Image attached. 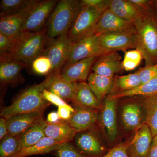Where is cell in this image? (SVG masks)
Returning <instances> with one entry per match:
<instances>
[{
	"instance_id": "obj_1",
	"label": "cell",
	"mask_w": 157,
	"mask_h": 157,
	"mask_svg": "<svg viewBox=\"0 0 157 157\" xmlns=\"http://www.w3.org/2000/svg\"><path fill=\"white\" fill-rule=\"evenodd\" d=\"M154 10L143 12L133 23L136 49L142 54L146 66L157 63V14Z\"/></svg>"
},
{
	"instance_id": "obj_2",
	"label": "cell",
	"mask_w": 157,
	"mask_h": 157,
	"mask_svg": "<svg viewBox=\"0 0 157 157\" xmlns=\"http://www.w3.org/2000/svg\"><path fill=\"white\" fill-rule=\"evenodd\" d=\"M45 79L39 84L27 88L20 94L12 104L1 110V117L8 119L14 116L39 111H44L50 103L42 95L45 89Z\"/></svg>"
},
{
	"instance_id": "obj_3",
	"label": "cell",
	"mask_w": 157,
	"mask_h": 157,
	"mask_svg": "<svg viewBox=\"0 0 157 157\" xmlns=\"http://www.w3.org/2000/svg\"><path fill=\"white\" fill-rule=\"evenodd\" d=\"M47 36L46 30L35 33H22L16 37L14 46L8 54L12 58L27 65L45 53Z\"/></svg>"
},
{
	"instance_id": "obj_4",
	"label": "cell",
	"mask_w": 157,
	"mask_h": 157,
	"mask_svg": "<svg viewBox=\"0 0 157 157\" xmlns=\"http://www.w3.org/2000/svg\"><path fill=\"white\" fill-rule=\"evenodd\" d=\"M80 8V1L62 0L57 4L48 21L47 36L50 39L68 34Z\"/></svg>"
},
{
	"instance_id": "obj_5",
	"label": "cell",
	"mask_w": 157,
	"mask_h": 157,
	"mask_svg": "<svg viewBox=\"0 0 157 157\" xmlns=\"http://www.w3.org/2000/svg\"><path fill=\"white\" fill-rule=\"evenodd\" d=\"M107 9L80 6L76 18L67 34L70 41L73 43L94 34L98 19Z\"/></svg>"
},
{
	"instance_id": "obj_6",
	"label": "cell",
	"mask_w": 157,
	"mask_h": 157,
	"mask_svg": "<svg viewBox=\"0 0 157 157\" xmlns=\"http://www.w3.org/2000/svg\"><path fill=\"white\" fill-rule=\"evenodd\" d=\"M98 36L104 54L117 51H126L130 48L136 49L137 36L135 28L124 32L103 34Z\"/></svg>"
},
{
	"instance_id": "obj_7",
	"label": "cell",
	"mask_w": 157,
	"mask_h": 157,
	"mask_svg": "<svg viewBox=\"0 0 157 157\" xmlns=\"http://www.w3.org/2000/svg\"><path fill=\"white\" fill-rule=\"evenodd\" d=\"M103 54L104 53L99 44L98 36L95 34H91L73 43L63 68L81 60L91 57L97 58Z\"/></svg>"
},
{
	"instance_id": "obj_8",
	"label": "cell",
	"mask_w": 157,
	"mask_h": 157,
	"mask_svg": "<svg viewBox=\"0 0 157 157\" xmlns=\"http://www.w3.org/2000/svg\"><path fill=\"white\" fill-rule=\"evenodd\" d=\"M57 3L55 0L39 1L25 19L21 33H35L43 29Z\"/></svg>"
},
{
	"instance_id": "obj_9",
	"label": "cell",
	"mask_w": 157,
	"mask_h": 157,
	"mask_svg": "<svg viewBox=\"0 0 157 157\" xmlns=\"http://www.w3.org/2000/svg\"><path fill=\"white\" fill-rule=\"evenodd\" d=\"M117 100L109 96L105 98L98 116V120L101 128L110 142L115 140L118 132L116 116Z\"/></svg>"
},
{
	"instance_id": "obj_10",
	"label": "cell",
	"mask_w": 157,
	"mask_h": 157,
	"mask_svg": "<svg viewBox=\"0 0 157 157\" xmlns=\"http://www.w3.org/2000/svg\"><path fill=\"white\" fill-rule=\"evenodd\" d=\"M72 44L67 34H64L54 40L45 51L44 55L50 59L52 66V73H61Z\"/></svg>"
},
{
	"instance_id": "obj_11",
	"label": "cell",
	"mask_w": 157,
	"mask_h": 157,
	"mask_svg": "<svg viewBox=\"0 0 157 157\" xmlns=\"http://www.w3.org/2000/svg\"><path fill=\"white\" fill-rule=\"evenodd\" d=\"M39 1L36 0L34 3L15 13L1 16L0 33L12 38L18 36L21 33L27 17Z\"/></svg>"
},
{
	"instance_id": "obj_12",
	"label": "cell",
	"mask_w": 157,
	"mask_h": 157,
	"mask_svg": "<svg viewBox=\"0 0 157 157\" xmlns=\"http://www.w3.org/2000/svg\"><path fill=\"white\" fill-rule=\"evenodd\" d=\"M134 28L133 24L117 17L107 8L98 19L93 33L98 36L103 34L124 32Z\"/></svg>"
},
{
	"instance_id": "obj_13",
	"label": "cell",
	"mask_w": 157,
	"mask_h": 157,
	"mask_svg": "<svg viewBox=\"0 0 157 157\" xmlns=\"http://www.w3.org/2000/svg\"><path fill=\"white\" fill-rule=\"evenodd\" d=\"M152 135L146 124L137 130L132 142L128 144L127 153L130 157H148L152 142Z\"/></svg>"
},
{
	"instance_id": "obj_14",
	"label": "cell",
	"mask_w": 157,
	"mask_h": 157,
	"mask_svg": "<svg viewBox=\"0 0 157 157\" xmlns=\"http://www.w3.org/2000/svg\"><path fill=\"white\" fill-rule=\"evenodd\" d=\"M74 109L71 117L65 121L77 133L89 130L98 120V109L76 105H74Z\"/></svg>"
},
{
	"instance_id": "obj_15",
	"label": "cell",
	"mask_w": 157,
	"mask_h": 157,
	"mask_svg": "<svg viewBox=\"0 0 157 157\" xmlns=\"http://www.w3.org/2000/svg\"><path fill=\"white\" fill-rule=\"evenodd\" d=\"M45 89L63 98L73 101L76 94L77 83L68 81L61 73H51L45 78Z\"/></svg>"
},
{
	"instance_id": "obj_16",
	"label": "cell",
	"mask_w": 157,
	"mask_h": 157,
	"mask_svg": "<svg viewBox=\"0 0 157 157\" xmlns=\"http://www.w3.org/2000/svg\"><path fill=\"white\" fill-rule=\"evenodd\" d=\"M121 56L117 52L104 54L96 58L91 70L101 76L112 77L123 69Z\"/></svg>"
},
{
	"instance_id": "obj_17",
	"label": "cell",
	"mask_w": 157,
	"mask_h": 157,
	"mask_svg": "<svg viewBox=\"0 0 157 157\" xmlns=\"http://www.w3.org/2000/svg\"><path fill=\"white\" fill-rule=\"evenodd\" d=\"M44 111L23 113L7 120L8 135L19 136L31 127L44 119Z\"/></svg>"
},
{
	"instance_id": "obj_18",
	"label": "cell",
	"mask_w": 157,
	"mask_h": 157,
	"mask_svg": "<svg viewBox=\"0 0 157 157\" xmlns=\"http://www.w3.org/2000/svg\"><path fill=\"white\" fill-rule=\"evenodd\" d=\"M96 58L91 57L84 59L73 64L65 67L62 69L61 74L70 82H85L88 78L90 71Z\"/></svg>"
},
{
	"instance_id": "obj_19",
	"label": "cell",
	"mask_w": 157,
	"mask_h": 157,
	"mask_svg": "<svg viewBox=\"0 0 157 157\" xmlns=\"http://www.w3.org/2000/svg\"><path fill=\"white\" fill-rule=\"evenodd\" d=\"M121 116L123 125L127 130H137L145 124V110L138 103L131 102L124 104Z\"/></svg>"
},
{
	"instance_id": "obj_20",
	"label": "cell",
	"mask_w": 157,
	"mask_h": 157,
	"mask_svg": "<svg viewBox=\"0 0 157 157\" xmlns=\"http://www.w3.org/2000/svg\"><path fill=\"white\" fill-rule=\"evenodd\" d=\"M25 63L12 58L8 54L1 55L0 80L4 84L16 82L20 78L21 72L27 67Z\"/></svg>"
},
{
	"instance_id": "obj_21",
	"label": "cell",
	"mask_w": 157,
	"mask_h": 157,
	"mask_svg": "<svg viewBox=\"0 0 157 157\" xmlns=\"http://www.w3.org/2000/svg\"><path fill=\"white\" fill-rule=\"evenodd\" d=\"M74 140L77 148L83 154L98 155L104 151V147L97 135L89 129L77 133Z\"/></svg>"
},
{
	"instance_id": "obj_22",
	"label": "cell",
	"mask_w": 157,
	"mask_h": 157,
	"mask_svg": "<svg viewBox=\"0 0 157 157\" xmlns=\"http://www.w3.org/2000/svg\"><path fill=\"white\" fill-rule=\"evenodd\" d=\"M88 84L99 102L107 98L112 92L114 86L115 76L107 77L92 72L87 78Z\"/></svg>"
},
{
	"instance_id": "obj_23",
	"label": "cell",
	"mask_w": 157,
	"mask_h": 157,
	"mask_svg": "<svg viewBox=\"0 0 157 157\" xmlns=\"http://www.w3.org/2000/svg\"><path fill=\"white\" fill-rule=\"evenodd\" d=\"M108 9L117 17L132 24L143 12L129 0H110Z\"/></svg>"
},
{
	"instance_id": "obj_24",
	"label": "cell",
	"mask_w": 157,
	"mask_h": 157,
	"mask_svg": "<svg viewBox=\"0 0 157 157\" xmlns=\"http://www.w3.org/2000/svg\"><path fill=\"white\" fill-rule=\"evenodd\" d=\"M72 102L76 106L98 110L101 109L102 106L88 83L85 82H77L76 94Z\"/></svg>"
},
{
	"instance_id": "obj_25",
	"label": "cell",
	"mask_w": 157,
	"mask_h": 157,
	"mask_svg": "<svg viewBox=\"0 0 157 157\" xmlns=\"http://www.w3.org/2000/svg\"><path fill=\"white\" fill-rule=\"evenodd\" d=\"M45 133L46 137L64 143L73 140L77 134L66 121L62 120L56 123L47 122Z\"/></svg>"
},
{
	"instance_id": "obj_26",
	"label": "cell",
	"mask_w": 157,
	"mask_h": 157,
	"mask_svg": "<svg viewBox=\"0 0 157 157\" xmlns=\"http://www.w3.org/2000/svg\"><path fill=\"white\" fill-rule=\"evenodd\" d=\"M64 143L45 136L33 146L23 149L16 157H27L33 155L49 153L55 151Z\"/></svg>"
},
{
	"instance_id": "obj_27",
	"label": "cell",
	"mask_w": 157,
	"mask_h": 157,
	"mask_svg": "<svg viewBox=\"0 0 157 157\" xmlns=\"http://www.w3.org/2000/svg\"><path fill=\"white\" fill-rule=\"evenodd\" d=\"M47 124L46 121L42 120L18 136L21 150L33 146L45 137V130Z\"/></svg>"
},
{
	"instance_id": "obj_28",
	"label": "cell",
	"mask_w": 157,
	"mask_h": 157,
	"mask_svg": "<svg viewBox=\"0 0 157 157\" xmlns=\"http://www.w3.org/2000/svg\"><path fill=\"white\" fill-rule=\"evenodd\" d=\"M144 97L145 124L149 128L154 137L157 135V94Z\"/></svg>"
},
{
	"instance_id": "obj_29",
	"label": "cell",
	"mask_w": 157,
	"mask_h": 157,
	"mask_svg": "<svg viewBox=\"0 0 157 157\" xmlns=\"http://www.w3.org/2000/svg\"><path fill=\"white\" fill-rule=\"evenodd\" d=\"M157 94V76L148 82L141 85L139 87L132 90L124 92L117 93L109 95L114 99L134 97L143 96L146 97Z\"/></svg>"
},
{
	"instance_id": "obj_30",
	"label": "cell",
	"mask_w": 157,
	"mask_h": 157,
	"mask_svg": "<svg viewBox=\"0 0 157 157\" xmlns=\"http://www.w3.org/2000/svg\"><path fill=\"white\" fill-rule=\"evenodd\" d=\"M141 84L137 73H130L124 76H117L115 77L113 87V89L115 88L116 89L117 92L114 94L132 90L139 87Z\"/></svg>"
},
{
	"instance_id": "obj_31",
	"label": "cell",
	"mask_w": 157,
	"mask_h": 157,
	"mask_svg": "<svg viewBox=\"0 0 157 157\" xmlns=\"http://www.w3.org/2000/svg\"><path fill=\"white\" fill-rule=\"evenodd\" d=\"M21 151L18 136L8 135L1 140L0 157H16Z\"/></svg>"
},
{
	"instance_id": "obj_32",
	"label": "cell",
	"mask_w": 157,
	"mask_h": 157,
	"mask_svg": "<svg viewBox=\"0 0 157 157\" xmlns=\"http://www.w3.org/2000/svg\"><path fill=\"white\" fill-rule=\"evenodd\" d=\"M36 0H2L1 16L15 13L34 3Z\"/></svg>"
},
{
	"instance_id": "obj_33",
	"label": "cell",
	"mask_w": 157,
	"mask_h": 157,
	"mask_svg": "<svg viewBox=\"0 0 157 157\" xmlns=\"http://www.w3.org/2000/svg\"><path fill=\"white\" fill-rule=\"evenodd\" d=\"M143 59L142 54L137 49L126 51L122 62L123 69L126 71H132L137 68Z\"/></svg>"
},
{
	"instance_id": "obj_34",
	"label": "cell",
	"mask_w": 157,
	"mask_h": 157,
	"mask_svg": "<svg viewBox=\"0 0 157 157\" xmlns=\"http://www.w3.org/2000/svg\"><path fill=\"white\" fill-rule=\"evenodd\" d=\"M31 65L33 71L39 75H49L52 72L50 59L44 54L35 59Z\"/></svg>"
},
{
	"instance_id": "obj_35",
	"label": "cell",
	"mask_w": 157,
	"mask_h": 157,
	"mask_svg": "<svg viewBox=\"0 0 157 157\" xmlns=\"http://www.w3.org/2000/svg\"><path fill=\"white\" fill-rule=\"evenodd\" d=\"M56 157H88L70 142H66L55 151Z\"/></svg>"
},
{
	"instance_id": "obj_36",
	"label": "cell",
	"mask_w": 157,
	"mask_h": 157,
	"mask_svg": "<svg viewBox=\"0 0 157 157\" xmlns=\"http://www.w3.org/2000/svg\"><path fill=\"white\" fill-rule=\"evenodd\" d=\"M136 73L140 78L141 85L144 84L157 76V63L145 66L139 69Z\"/></svg>"
},
{
	"instance_id": "obj_37",
	"label": "cell",
	"mask_w": 157,
	"mask_h": 157,
	"mask_svg": "<svg viewBox=\"0 0 157 157\" xmlns=\"http://www.w3.org/2000/svg\"><path fill=\"white\" fill-rule=\"evenodd\" d=\"M42 95L44 99L50 104H54L58 107H67L68 109H70L72 112H74V109L73 107L67 104L63 98L51 92L48 90L45 89L43 90L42 91Z\"/></svg>"
},
{
	"instance_id": "obj_38",
	"label": "cell",
	"mask_w": 157,
	"mask_h": 157,
	"mask_svg": "<svg viewBox=\"0 0 157 157\" xmlns=\"http://www.w3.org/2000/svg\"><path fill=\"white\" fill-rule=\"evenodd\" d=\"M16 38L8 36L0 33V52L1 55L6 54L11 50L15 43Z\"/></svg>"
},
{
	"instance_id": "obj_39",
	"label": "cell",
	"mask_w": 157,
	"mask_h": 157,
	"mask_svg": "<svg viewBox=\"0 0 157 157\" xmlns=\"http://www.w3.org/2000/svg\"><path fill=\"white\" fill-rule=\"evenodd\" d=\"M128 145L120 144L113 148L103 157H130L127 153Z\"/></svg>"
},
{
	"instance_id": "obj_40",
	"label": "cell",
	"mask_w": 157,
	"mask_h": 157,
	"mask_svg": "<svg viewBox=\"0 0 157 157\" xmlns=\"http://www.w3.org/2000/svg\"><path fill=\"white\" fill-rule=\"evenodd\" d=\"M110 0H82L80 6L95 8H109Z\"/></svg>"
},
{
	"instance_id": "obj_41",
	"label": "cell",
	"mask_w": 157,
	"mask_h": 157,
	"mask_svg": "<svg viewBox=\"0 0 157 157\" xmlns=\"http://www.w3.org/2000/svg\"><path fill=\"white\" fill-rule=\"evenodd\" d=\"M57 113L61 120L68 121L71 117L73 112L67 107H58Z\"/></svg>"
},
{
	"instance_id": "obj_42",
	"label": "cell",
	"mask_w": 157,
	"mask_h": 157,
	"mask_svg": "<svg viewBox=\"0 0 157 157\" xmlns=\"http://www.w3.org/2000/svg\"><path fill=\"white\" fill-rule=\"evenodd\" d=\"M8 135L7 120L4 118L0 119V139L2 140Z\"/></svg>"
},
{
	"instance_id": "obj_43",
	"label": "cell",
	"mask_w": 157,
	"mask_h": 157,
	"mask_svg": "<svg viewBox=\"0 0 157 157\" xmlns=\"http://www.w3.org/2000/svg\"><path fill=\"white\" fill-rule=\"evenodd\" d=\"M60 120L57 112L53 111L48 113L47 115L46 121L49 123H56Z\"/></svg>"
},
{
	"instance_id": "obj_44",
	"label": "cell",
	"mask_w": 157,
	"mask_h": 157,
	"mask_svg": "<svg viewBox=\"0 0 157 157\" xmlns=\"http://www.w3.org/2000/svg\"><path fill=\"white\" fill-rule=\"evenodd\" d=\"M148 157H157V147H151Z\"/></svg>"
},
{
	"instance_id": "obj_45",
	"label": "cell",
	"mask_w": 157,
	"mask_h": 157,
	"mask_svg": "<svg viewBox=\"0 0 157 157\" xmlns=\"http://www.w3.org/2000/svg\"><path fill=\"white\" fill-rule=\"evenodd\" d=\"M157 147V135L153 138L152 142L151 147Z\"/></svg>"
},
{
	"instance_id": "obj_46",
	"label": "cell",
	"mask_w": 157,
	"mask_h": 157,
	"mask_svg": "<svg viewBox=\"0 0 157 157\" xmlns=\"http://www.w3.org/2000/svg\"><path fill=\"white\" fill-rule=\"evenodd\" d=\"M154 9L156 10V13L157 14V1H154L153 2Z\"/></svg>"
}]
</instances>
